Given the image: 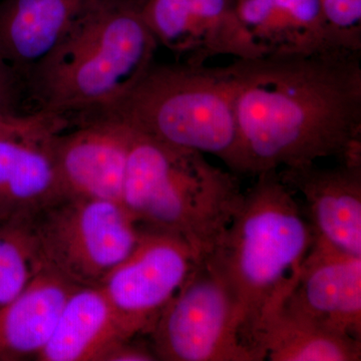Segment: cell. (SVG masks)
<instances>
[{
	"instance_id": "cell-1",
	"label": "cell",
	"mask_w": 361,
	"mask_h": 361,
	"mask_svg": "<svg viewBox=\"0 0 361 361\" xmlns=\"http://www.w3.org/2000/svg\"><path fill=\"white\" fill-rule=\"evenodd\" d=\"M360 52L263 54L229 65L244 174L329 157L361 163Z\"/></svg>"
},
{
	"instance_id": "cell-2",
	"label": "cell",
	"mask_w": 361,
	"mask_h": 361,
	"mask_svg": "<svg viewBox=\"0 0 361 361\" xmlns=\"http://www.w3.org/2000/svg\"><path fill=\"white\" fill-rule=\"evenodd\" d=\"M257 177L209 257L238 302L244 341L262 360L253 346L259 324L290 294L315 235L278 171Z\"/></svg>"
},
{
	"instance_id": "cell-3",
	"label": "cell",
	"mask_w": 361,
	"mask_h": 361,
	"mask_svg": "<svg viewBox=\"0 0 361 361\" xmlns=\"http://www.w3.org/2000/svg\"><path fill=\"white\" fill-rule=\"evenodd\" d=\"M158 42L135 0H94L33 68L42 111L111 110L153 66Z\"/></svg>"
},
{
	"instance_id": "cell-4",
	"label": "cell",
	"mask_w": 361,
	"mask_h": 361,
	"mask_svg": "<svg viewBox=\"0 0 361 361\" xmlns=\"http://www.w3.org/2000/svg\"><path fill=\"white\" fill-rule=\"evenodd\" d=\"M243 196L235 176L203 154L133 129L121 204L142 229L177 235L203 259L219 244Z\"/></svg>"
},
{
	"instance_id": "cell-5",
	"label": "cell",
	"mask_w": 361,
	"mask_h": 361,
	"mask_svg": "<svg viewBox=\"0 0 361 361\" xmlns=\"http://www.w3.org/2000/svg\"><path fill=\"white\" fill-rule=\"evenodd\" d=\"M106 113L169 146L217 157L244 174L229 66L153 63Z\"/></svg>"
},
{
	"instance_id": "cell-6",
	"label": "cell",
	"mask_w": 361,
	"mask_h": 361,
	"mask_svg": "<svg viewBox=\"0 0 361 361\" xmlns=\"http://www.w3.org/2000/svg\"><path fill=\"white\" fill-rule=\"evenodd\" d=\"M40 267L99 287L135 248L141 228L122 204L63 195L26 223Z\"/></svg>"
},
{
	"instance_id": "cell-7",
	"label": "cell",
	"mask_w": 361,
	"mask_h": 361,
	"mask_svg": "<svg viewBox=\"0 0 361 361\" xmlns=\"http://www.w3.org/2000/svg\"><path fill=\"white\" fill-rule=\"evenodd\" d=\"M149 336L158 360L261 361L244 341L238 302L209 256L199 261Z\"/></svg>"
},
{
	"instance_id": "cell-8",
	"label": "cell",
	"mask_w": 361,
	"mask_h": 361,
	"mask_svg": "<svg viewBox=\"0 0 361 361\" xmlns=\"http://www.w3.org/2000/svg\"><path fill=\"white\" fill-rule=\"evenodd\" d=\"M200 260L177 235L141 228L135 248L99 286L126 338L151 334Z\"/></svg>"
},
{
	"instance_id": "cell-9",
	"label": "cell",
	"mask_w": 361,
	"mask_h": 361,
	"mask_svg": "<svg viewBox=\"0 0 361 361\" xmlns=\"http://www.w3.org/2000/svg\"><path fill=\"white\" fill-rule=\"evenodd\" d=\"M61 123L44 111L0 120V224H25L66 195L52 149Z\"/></svg>"
},
{
	"instance_id": "cell-10",
	"label": "cell",
	"mask_w": 361,
	"mask_h": 361,
	"mask_svg": "<svg viewBox=\"0 0 361 361\" xmlns=\"http://www.w3.org/2000/svg\"><path fill=\"white\" fill-rule=\"evenodd\" d=\"M141 11L158 44L187 56L186 63L264 54L237 16L234 0H146Z\"/></svg>"
},
{
	"instance_id": "cell-11",
	"label": "cell",
	"mask_w": 361,
	"mask_h": 361,
	"mask_svg": "<svg viewBox=\"0 0 361 361\" xmlns=\"http://www.w3.org/2000/svg\"><path fill=\"white\" fill-rule=\"evenodd\" d=\"M133 129L115 116L56 134L54 160L66 194L121 203Z\"/></svg>"
},
{
	"instance_id": "cell-12",
	"label": "cell",
	"mask_w": 361,
	"mask_h": 361,
	"mask_svg": "<svg viewBox=\"0 0 361 361\" xmlns=\"http://www.w3.org/2000/svg\"><path fill=\"white\" fill-rule=\"evenodd\" d=\"M284 303L326 329L361 341V256L315 238Z\"/></svg>"
},
{
	"instance_id": "cell-13",
	"label": "cell",
	"mask_w": 361,
	"mask_h": 361,
	"mask_svg": "<svg viewBox=\"0 0 361 361\" xmlns=\"http://www.w3.org/2000/svg\"><path fill=\"white\" fill-rule=\"evenodd\" d=\"M278 175L302 196L315 238L361 256V163L339 161L334 168L307 164L282 168Z\"/></svg>"
},
{
	"instance_id": "cell-14",
	"label": "cell",
	"mask_w": 361,
	"mask_h": 361,
	"mask_svg": "<svg viewBox=\"0 0 361 361\" xmlns=\"http://www.w3.org/2000/svg\"><path fill=\"white\" fill-rule=\"evenodd\" d=\"M94 0H0V56L30 73L70 32Z\"/></svg>"
},
{
	"instance_id": "cell-15",
	"label": "cell",
	"mask_w": 361,
	"mask_h": 361,
	"mask_svg": "<svg viewBox=\"0 0 361 361\" xmlns=\"http://www.w3.org/2000/svg\"><path fill=\"white\" fill-rule=\"evenodd\" d=\"M234 6L242 25L264 54L339 49L323 18L320 0H234Z\"/></svg>"
},
{
	"instance_id": "cell-16",
	"label": "cell",
	"mask_w": 361,
	"mask_h": 361,
	"mask_svg": "<svg viewBox=\"0 0 361 361\" xmlns=\"http://www.w3.org/2000/svg\"><path fill=\"white\" fill-rule=\"evenodd\" d=\"M78 287L40 268L25 288L0 308V361L37 360L66 300Z\"/></svg>"
},
{
	"instance_id": "cell-17",
	"label": "cell",
	"mask_w": 361,
	"mask_h": 361,
	"mask_svg": "<svg viewBox=\"0 0 361 361\" xmlns=\"http://www.w3.org/2000/svg\"><path fill=\"white\" fill-rule=\"evenodd\" d=\"M126 339L101 288L78 287L37 360L103 361L114 345Z\"/></svg>"
},
{
	"instance_id": "cell-18",
	"label": "cell",
	"mask_w": 361,
	"mask_h": 361,
	"mask_svg": "<svg viewBox=\"0 0 361 361\" xmlns=\"http://www.w3.org/2000/svg\"><path fill=\"white\" fill-rule=\"evenodd\" d=\"M253 346L262 360H361V341L318 324L284 301L261 320Z\"/></svg>"
},
{
	"instance_id": "cell-19",
	"label": "cell",
	"mask_w": 361,
	"mask_h": 361,
	"mask_svg": "<svg viewBox=\"0 0 361 361\" xmlns=\"http://www.w3.org/2000/svg\"><path fill=\"white\" fill-rule=\"evenodd\" d=\"M26 224H0V308L13 300L40 269Z\"/></svg>"
},
{
	"instance_id": "cell-20",
	"label": "cell",
	"mask_w": 361,
	"mask_h": 361,
	"mask_svg": "<svg viewBox=\"0 0 361 361\" xmlns=\"http://www.w3.org/2000/svg\"><path fill=\"white\" fill-rule=\"evenodd\" d=\"M320 4L336 47L361 51V0H320Z\"/></svg>"
},
{
	"instance_id": "cell-21",
	"label": "cell",
	"mask_w": 361,
	"mask_h": 361,
	"mask_svg": "<svg viewBox=\"0 0 361 361\" xmlns=\"http://www.w3.org/2000/svg\"><path fill=\"white\" fill-rule=\"evenodd\" d=\"M18 75L0 56V118L18 115Z\"/></svg>"
},
{
	"instance_id": "cell-22",
	"label": "cell",
	"mask_w": 361,
	"mask_h": 361,
	"mask_svg": "<svg viewBox=\"0 0 361 361\" xmlns=\"http://www.w3.org/2000/svg\"><path fill=\"white\" fill-rule=\"evenodd\" d=\"M157 360L153 349L139 345L133 339L118 342L104 355L103 361H154Z\"/></svg>"
},
{
	"instance_id": "cell-23",
	"label": "cell",
	"mask_w": 361,
	"mask_h": 361,
	"mask_svg": "<svg viewBox=\"0 0 361 361\" xmlns=\"http://www.w3.org/2000/svg\"><path fill=\"white\" fill-rule=\"evenodd\" d=\"M0 120H1V118H0Z\"/></svg>"
}]
</instances>
